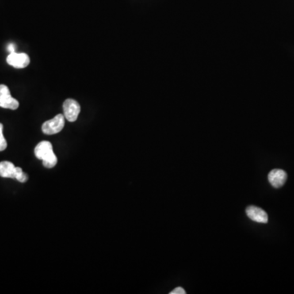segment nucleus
Masks as SVG:
<instances>
[{
	"label": "nucleus",
	"mask_w": 294,
	"mask_h": 294,
	"mask_svg": "<svg viewBox=\"0 0 294 294\" xmlns=\"http://www.w3.org/2000/svg\"><path fill=\"white\" fill-rule=\"evenodd\" d=\"M35 154L36 158L43 161V165L51 169L58 164V158L54 152V148L51 142L43 141L39 142L35 148Z\"/></svg>",
	"instance_id": "1"
},
{
	"label": "nucleus",
	"mask_w": 294,
	"mask_h": 294,
	"mask_svg": "<svg viewBox=\"0 0 294 294\" xmlns=\"http://www.w3.org/2000/svg\"><path fill=\"white\" fill-rule=\"evenodd\" d=\"M0 177L5 178H14L21 183L26 182L28 175L19 167H16L9 161L0 162Z\"/></svg>",
	"instance_id": "2"
},
{
	"label": "nucleus",
	"mask_w": 294,
	"mask_h": 294,
	"mask_svg": "<svg viewBox=\"0 0 294 294\" xmlns=\"http://www.w3.org/2000/svg\"><path fill=\"white\" fill-rule=\"evenodd\" d=\"M65 126V116L62 114L56 115L51 120L44 122L42 125V131L46 135H54L60 132Z\"/></svg>",
	"instance_id": "3"
},
{
	"label": "nucleus",
	"mask_w": 294,
	"mask_h": 294,
	"mask_svg": "<svg viewBox=\"0 0 294 294\" xmlns=\"http://www.w3.org/2000/svg\"><path fill=\"white\" fill-rule=\"evenodd\" d=\"M0 107L10 110H17L19 107L18 101L11 96L9 87L5 85H0Z\"/></svg>",
	"instance_id": "4"
},
{
	"label": "nucleus",
	"mask_w": 294,
	"mask_h": 294,
	"mask_svg": "<svg viewBox=\"0 0 294 294\" xmlns=\"http://www.w3.org/2000/svg\"><path fill=\"white\" fill-rule=\"evenodd\" d=\"M81 105L74 99H66L63 103L64 116L70 122H74L81 113Z\"/></svg>",
	"instance_id": "5"
},
{
	"label": "nucleus",
	"mask_w": 294,
	"mask_h": 294,
	"mask_svg": "<svg viewBox=\"0 0 294 294\" xmlns=\"http://www.w3.org/2000/svg\"><path fill=\"white\" fill-rule=\"evenodd\" d=\"M29 56L25 54H17L12 52L7 58L8 64L13 66L14 68H25L30 64Z\"/></svg>",
	"instance_id": "6"
},
{
	"label": "nucleus",
	"mask_w": 294,
	"mask_h": 294,
	"mask_svg": "<svg viewBox=\"0 0 294 294\" xmlns=\"http://www.w3.org/2000/svg\"><path fill=\"white\" fill-rule=\"evenodd\" d=\"M287 173L282 169H273L268 174V180L271 185L275 188H280L285 183L287 180Z\"/></svg>",
	"instance_id": "7"
},
{
	"label": "nucleus",
	"mask_w": 294,
	"mask_h": 294,
	"mask_svg": "<svg viewBox=\"0 0 294 294\" xmlns=\"http://www.w3.org/2000/svg\"><path fill=\"white\" fill-rule=\"evenodd\" d=\"M246 214H247L248 218L253 222L264 223V224L268 222V213L263 209L256 206H249L246 208Z\"/></svg>",
	"instance_id": "8"
},
{
	"label": "nucleus",
	"mask_w": 294,
	"mask_h": 294,
	"mask_svg": "<svg viewBox=\"0 0 294 294\" xmlns=\"http://www.w3.org/2000/svg\"><path fill=\"white\" fill-rule=\"evenodd\" d=\"M4 126L0 123V151H4L6 150L8 143H7L6 139L4 137Z\"/></svg>",
	"instance_id": "9"
},
{
	"label": "nucleus",
	"mask_w": 294,
	"mask_h": 294,
	"mask_svg": "<svg viewBox=\"0 0 294 294\" xmlns=\"http://www.w3.org/2000/svg\"><path fill=\"white\" fill-rule=\"evenodd\" d=\"M185 290L184 288H181V287H177V288H175L173 289L172 292H170V294H185Z\"/></svg>",
	"instance_id": "10"
},
{
	"label": "nucleus",
	"mask_w": 294,
	"mask_h": 294,
	"mask_svg": "<svg viewBox=\"0 0 294 294\" xmlns=\"http://www.w3.org/2000/svg\"><path fill=\"white\" fill-rule=\"evenodd\" d=\"M8 50H9V52L12 54V52H15V45L13 43H10L8 46Z\"/></svg>",
	"instance_id": "11"
}]
</instances>
